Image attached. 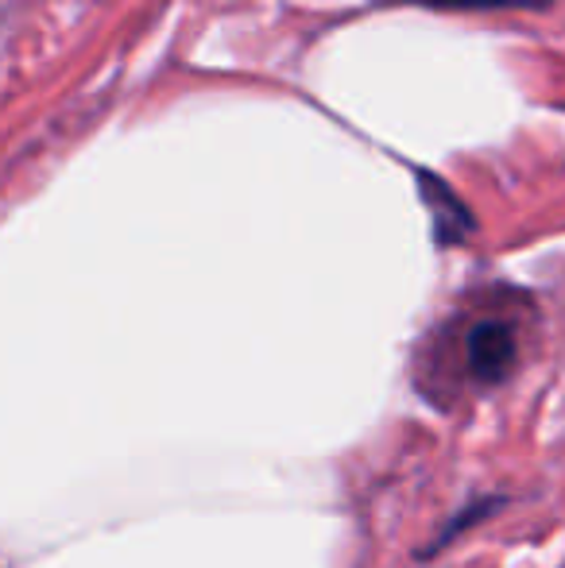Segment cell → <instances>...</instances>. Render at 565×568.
<instances>
[{
  "label": "cell",
  "instance_id": "obj_4",
  "mask_svg": "<svg viewBox=\"0 0 565 568\" xmlns=\"http://www.w3.org/2000/svg\"><path fill=\"white\" fill-rule=\"evenodd\" d=\"M415 4L442 12H492V8H546L551 0H415Z\"/></svg>",
  "mask_w": 565,
  "mask_h": 568
},
{
  "label": "cell",
  "instance_id": "obj_2",
  "mask_svg": "<svg viewBox=\"0 0 565 568\" xmlns=\"http://www.w3.org/2000/svg\"><path fill=\"white\" fill-rule=\"evenodd\" d=\"M418 186H423V197H426L430 213H434L437 244H457V240H465L468 232H473V213L453 197V190L445 186L442 179H434V174L423 171L418 174Z\"/></svg>",
  "mask_w": 565,
  "mask_h": 568
},
{
  "label": "cell",
  "instance_id": "obj_1",
  "mask_svg": "<svg viewBox=\"0 0 565 568\" xmlns=\"http://www.w3.org/2000/svg\"><path fill=\"white\" fill-rule=\"evenodd\" d=\"M465 379L481 390L500 387L519 367V333L504 317H484L465 333Z\"/></svg>",
  "mask_w": 565,
  "mask_h": 568
},
{
  "label": "cell",
  "instance_id": "obj_3",
  "mask_svg": "<svg viewBox=\"0 0 565 568\" xmlns=\"http://www.w3.org/2000/svg\"><path fill=\"white\" fill-rule=\"evenodd\" d=\"M504 503H507L504 495H481V499H473V503H468V507H461L457 515H453L450 523H445V530L437 534L434 541H430V549H426L423 557H434L437 549H445V546H450V541L457 538V534L473 530L476 523H484V518H488V515H496V510L504 507Z\"/></svg>",
  "mask_w": 565,
  "mask_h": 568
}]
</instances>
